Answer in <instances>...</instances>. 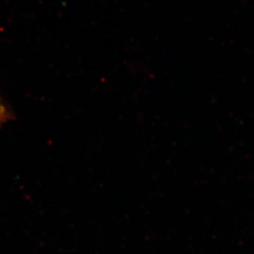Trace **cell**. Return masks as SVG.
I'll use <instances>...</instances> for the list:
<instances>
[{
    "label": "cell",
    "mask_w": 254,
    "mask_h": 254,
    "mask_svg": "<svg viewBox=\"0 0 254 254\" xmlns=\"http://www.w3.org/2000/svg\"><path fill=\"white\" fill-rule=\"evenodd\" d=\"M12 118V113H10L7 107L0 100V127Z\"/></svg>",
    "instance_id": "obj_1"
}]
</instances>
